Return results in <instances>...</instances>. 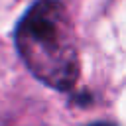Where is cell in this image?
<instances>
[{"label":"cell","instance_id":"1","mask_svg":"<svg viewBox=\"0 0 126 126\" xmlns=\"http://www.w3.org/2000/svg\"><path fill=\"white\" fill-rule=\"evenodd\" d=\"M14 39L26 67L41 83L57 91L77 83L81 63L65 0H37L20 20Z\"/></svg>","mask_w":126,"mask_h":126},{"label":"cell","instance_id":"2","mask_svg":"<svg viewBox=\"0 0 126 126\" xmlns=\"http://www.w3.org/2000/svg\"><path fill=\"white\" fill-rule=\"evenodd\" d=\"M93 126H112V124H93Z\"/></svg>","mask_w":126,"mask_h":126}]
</instances>
